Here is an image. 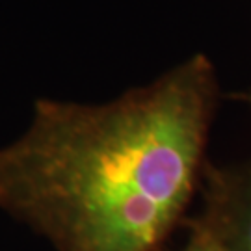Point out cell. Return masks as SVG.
Wrapping results in <instances>:
<instances>
[{
	"label": "cell",
	"mask_w": 251,
	"mask_h": 251,
	"mask_svg": "<svg viewBox=\"0 0 251 251\" xmlns=\"http://www.w3.org/2000/svg\"><path fill=\"white\" fill-rule=\"evenodd\" d=\"M218 99L201 52L106 102L37 99L0 147V210L56 251H156L203 179Z\"/></svg>",
	"instance_id": "1"
},
{
	"label": "cell",
	"mask_w": 251,
	"mask_h": 251,
	"mask_svg": "<svg viewBox=\"0 0 251 251\" xmlns=\"http://www.w3.org/2000/svg\"><path fill=\"white\" fill-rule=\"evenodd\" d=\"M203 216L220 234L227 251H251V160L210 166L203 171Z\"/></svg>",
	"instance_id": "2"
},
{
	"label": "cell",
	"mask_w": 251,
	"mask_h": 251,
	"mask_svg": "<svg viewBox=\"0 0 251 251\" xmlns=\"http://www.w3.org/2000/svg\"><path fill=\"white\" fill-rule=\"evenodd\" d=\"M188 238L175 251H227L212 224L201 214L188 222Z\"/></svg>",
	"instance_id": "3"
},
{
	"label": "cell",
	"mask_w": 251,
	"mask_h": 251,
	"mask_svg": "<svg viewBox=\"0 0 251 251\" xmlns=\"http://www.w3.org/2000/svg\"><path fill=\"white\" fill-rule=\"evenodd\" d=\"M242 99L246 100V102H248V104H250V106H251V90L248 91V93H244V95H242Z\"/></svg>",
	"instance_id": "4"
}]
</instances>
